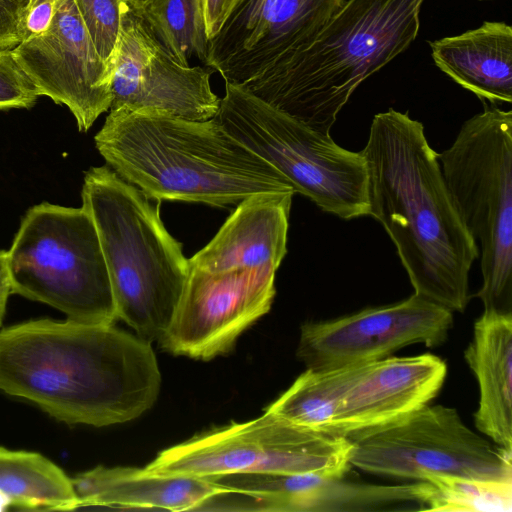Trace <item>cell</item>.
Listing matches in <instances>:
<instances>
[{"instance_id":"6da1fadb","label":"cell","mask_w":512,"mask_h":512,"mask_svg":"<svg viewBox=\"0 0 512 512\" xmlns=\"http://www.w3.org/2000/svg\"><path fill=\"white\" fill-rule=\"evenodd\" d=\"M160 386L151 343L114 324L38 319L0 330V390L66 424L131 421Z\"/></svg>"},{"instance_id":"7a4b0ae2","label":"cell","mask_w":512,"mask_h":512,"mask_svg":"<svg viewBox=\"0 0 512 512\" xmlns=\"http://www.w3.org/2000/svg\"><path fill=\"white\" fill-rule=\"evenodd\" d=\"M365 158L370 216L396 247L414 294L452 312L470 299L479 256L421 122L393 108L373 117Z\"/></svg>"},{"instance_id":"3957f363","label":"cell","mask_w":512,"mask_h":512,"mask_svg":"<svg viewBox=\"0 0 512 512\" xmlns=\"http://www.w3.org/2000/svg\"><path fill=\"white\" fill-rule=\"evenodd\" d=\"M94 139L110 168L158 202L225 206L257 194H295L274 167L215 118L112 109Z\"/></svg>"},{"instance_id":"277c9868","label":"cell","mask_w":512,"mask_h":512,"mask_svg":"<svg viewBox=\"0 0 512 512\" xmlns=\"http://www.w3.org/2000/svg\"><path fill=\"white\" fill-rule=\"evenodd\" d=\"M425 0H346L306 46L238 85L329 135L356 88L416 39Z\"/></svg>"},{"instance_id":"5b68a950","label":"cell","mask_w":512,"mask_h":512,"mask_svg":"<svg viewBox=\"0 0 512 512\" xmlns=\"http://www.w3.org/2000/svg\"><path fill=\"white\" fill-rule=\"evenodd\" d=\"M81 195L98 232L117 318L140 338L159 341L190 271L181 244L165 228L159 203L108 166L85 173Z\"/></svg>"},{"instance_id":"8992f818","label":"cell","mask_w":512,"mask_h":512,"mask_svg":"<svg viewBox=\"0 0 512 512\" xmlns=\"http://www.w3.org/2000/svg\"><path fill=\"white\" fill-rule=\"evenodd\" d=\"M438 159L475 240L484 311L512 313V112L494 105L467 119Z\"/></svg>"},{"instance_id":"52a82bcc","label":"cell","mask_w":512,"mask_h":512,"mask_svg":"<svg viewBox=\"0 0 512 512\" xmlns=\"http://www.w3.org/2000/svg\"><path fill=\"white\" fill-rule=\"evenodd\" d=\"M446 375V363L429 353L306 369L265 411L302 427L351 438L430 403Z\"/></svg>"},{"instance_id":"ba28073f","label":"cell","mask_w":512,"mask_h":512,"mask_svg":"<svg viewBox=\"0 0 512 512\" xmlns=\"http://www.w3.org/2000/svg\"><path fill=\"white\" fill-rule=\"evenodd\" d=\"M7 273L12 294L50 305L68 320H118L98 232L83 206L31 207L7 250Z\"/></svg>"},{"instance_id":"9c48e42d","label":"cell","mask_w":512,"mask_h":512,"mask_svg":"<svg viewBox=\"0 0 512 512\" xmlns=\"http://www.w3.org/2000/svg\"><path fill=\"white\" fill-rule=\"evenodd\" d=\"M214 118L323 212L344 220L370 214L368 171L361 151L339 146L330 134L312 130L227 82Z\"/></svg>"},{"instance_id":"30bf717a","label":"cell","mask_w":512,"mask_h":512,"mask_svg":"<svg viewBox=\"0 0 512 512\" xmlns=\"http://www.w3.org/2000/svg\"><path fill=\"white\" fill-rule=\"evenodd\" d=\"M349 438L302 427L270 412L196 435L161 451L144 469L157 475L211 478L231 474H315L349 471Z\"/></svg>"},{"instance_id":"8fae6325","label":"cell","mask_w":512,"mask_h":512,"mask_svg":"<svg viewBox=\"0 0 512 512\" xmlns=\"http://www.w3.org/2000/svg\"><path fill=\"white\" fill-rule=\"evenodd\" d=\"M350 465L414 482L431 476L512 481V450L471 430L455 408L429 403L349 438Z\"/></svg>"},{"instance_id":"7c38bea8","label":"cell","mask_w":512,"mask_h":512,"mask_svg":"<svg viewBox=\"0 0 512 512\" xmlns=\"http://www.w3.org/2000/svg\"><path fill=\"white\" fill-rule=\"evenodd\" d=\"M211 72L181 65L163 46L131 0L122 1L119 37L112 65V109L165 113L206 121L221 98Z\"/></svg>"},{"instance_id":"4fadbf2b","label":"cell","mask_w":512,"mask_h":512,"mask_svg":"<svg viewBox=\"0 0 512 512\" xmlns=\"http://www.w3.org/2000/svg\"><path fill=\"white\" fill-rule=\"evenodd\" d=\"M271 266L209 273L190 266L174 316L159 339L162 349L209 360L229 352L274 300Z\"/></svg>"},{"instance_id":"5bb4252c","label":"cell","mask_w":512,"mask_h":512,"mask_svg":"<svg viewBox=\"0 0 512 512\" xmlns=\"http://www.w3.org/2000/svg\"><path fill=\"white\" fill-rule=\"evenodd\" d=\"M452 326V311L413 294L340 318L306 322L296 355L314 370L371 362L413 344L438 347Z\"/></svg>"},{"instance_id":"9a60e30c","label":"cell","mask_w":512,"mask_h":512,"mask_svg":"<svg viewBox=\"0 0 512 512\" xmlns=\"http://www.w3.org/2000/svg\"><path fill=\"white\" fill-rule=\"evenodd\" d=\"M40 96L68 107L85 132L112 103V69L101 58L73 0H57L49 28L13 49Z\"/></svg>"},{"instance_id":"2e32d148","label":"cell","mask_w":512,"mask_h":512,"mask_svg":"<svg viewBox=\"0 0 512 512\" xmlns=\"http://www.w3.org/2000/svg\"><path fill=\"white\" fill-rule=\"evenodd\" d=\"M346 0H244L210 40L205 65L241 85L309 44Z\"/></svg>"},{"instance_id":"e0dca14e","label":"cell","mask_w":512,"mask_h":512,"mask_svg":"<svg viewBox=\"0 0 512 512\" xmlns=\"http://www.w3.org/2000/svg\"><path fill=\"white\" fill-rule=\"evenodd\" d=\"M294 193H265L245 198L190 266L209 273L271 266L287 253L289 215Z\"/></svg>"},{"instance_id":"ac0fdd59","label":"cell","mask_w":512,"mask_h":512,"mask_svg":"<svg viewBox=\"0 0 512 512\" xmlns=\"http://www.w3.org/2000/svg\"><path fill=\"white\" fill-rule=\"evenodd\" d=\"M79 507L198 510L227 491L209 478L157 475L144 468L97 466L72 478Z\"/></svg>"},{"instance_id":"d6986e66","label":"cell","mask_w":512,"mask_h":512,"mask_svg":"<svg viewBox=\"0 0 512 512\" xmlns=\"http://www.w3.org/2000/svg\"><path fill=\"white\" fill-rule=\"evenodd\" d=\"M464 358L479 388L475 427L512 450V313L483 311Z\"/></svg>"},{"instance_id":"ffe728a7","label":"cell","mask_w":512,"mask_h":512,"mask_svg":"<svg viewBox=\"0 0 512 512\" xmlns=\"http://www.w3.org/2000/svg\"><path fill=\"white\" fill-rule=\"evenodd\" d=\"M435 65L491 105L512 101V28L484 22L460 35L429 42Z\"/></svg>"},{"instance_id":"44dd1931","label":"cell","mask_w":512,"mask_h":512,"mask_svg":"<svg viewBox=\"0 0 512 512\" xmlns=\"http://www.w3.org/2000/svg\"><path fill=\"white\" fill-rule=\"evenodd\" d=\"M343 478L315 474L289 475L284 486V511L391 510L393 506L406 504H414L419 510V481L381 486Z\"/></svg>"},{"instance_id":"7402d4cb","label":"cell","mask_w":512,"mask_h":512,"mask_svg":"<svg viewBox=\"0 0 512 512\" xmlns=\"http://www.w3.org/2000/svg\"><path fill=\"white\" fill-rule=\"evenodd\" d=\"M0 492L13 507L68 511L79 508L72 478L35 452L0 447Z\"/></svg>"},{"instance_id":"603a6c76","label":"cell","mask_w":512,"mask_h":512,"mask_svg":"<svg viewBox=\"0 0 512 512\" xmlns=\"http://www.w3.org/2000/svg\"><path fill=\"white\" fill-rule=\"evenodd\" d=\"M167 51L184 66L197 57L204 64L210 40L204 0H131Z\"/></svg>"},{"instance_id":"cb8c5ba5","label":"cell","mask_w":512,"mask_h":512,"mask_svg":"<svg viewBox=\"0 0 512 512\" xmlns=\"http://www.w3.org/2000/svg\"><path fill=\"white\" fill-rule=\"evenodd\" d=\"M420 482L419 510L511 512L512 481L431 476Z\"/></svg>"},{"instance_id":"d4e9b609","label":"cell","mask_w":512,"mask_h":512,"mask_svg":"<svg viewBox=\"0 0 512 512\" xmlns=\"http://www.w3.org/2000/svg\"><path fill=\"white\" fill-rule=\"evenodd\" d=\"M101 58L112 69L123 0H73Z\"/></svg>"},{"instance_id":"484cf974","label":"cell","mask_w":512,"mask_h":512,"mask_svg":"<svg viewBox=\"0 0 512 512\" xmlns=\"http://www.w3.org/2000/svg\"><path fill=\"white\" fill-rule=\"evenodd\" d=\"M39 93L14 57L12 49L0 48V110L32 107Z\"/></svg>"},{"instance_id":"4316f807","label":"cell","mask_w":512,"mask_h":512,"mask_svg":"<svg viewBox=\"0 0 512 512\" xmlns=\"http://www.w3.org/2000/svg\"><path fill=\"white\" fill-rule=\"evenodd\" d=\"M30 0H0V48L13 49L26 38Z\"/></svg>"},{"instance_id":"83f0119b","label":"cell","mask_w":512,"mask_h":512,"mask_svg":"<svg viewBox=\"0 0 512 512\" xmlns=\"http://www.w3.org/2000/svg\"><path fill=\"white\" fill-rule=\"evenodd\" d=\"M244 0H204L206 34L213 39Z\"/></svg>"},{"instance_id":"f1b7e54d","label":"cell","mask_w":512,"mask_h":512,"mask_svg":"<svg viewBox=\"0 0 512 512\" xmlns=\"http://www.w3.org/2000/svg\"><path fill=\"white\" fill-rule=\"evenodd\" d=\"M57 0H38L28 10L25 28L26 37L45 32L53 19Z\"/></svg>"},{"instance_id":"f546056e","label":"cell","mask_w":512,"mask_h":512,"mask_svg":"<svg viewBox=\"0 0 512 512\" xmlns=\"http://www.w3.org/2000/svg\"><path fill=\"white\" fill-rule=\"evenodd\" d=\"M9 297V288L4 265L0 260V326L6 311V305Z\"/></svg>"},{"instance_id":"4dcf8cb0","label":"cell","mask_w":512,"mask_h":512,"mask_svg":"<svg viewBox=\"0 0 512 512\" xmlns=\"http://www.w3.org/2000/svg\"><path fill=\"white\" fill-rule=\"evenodd\" d=\"M12 506L10 499L0 492V511H4Z\"/></svg>"},{"instance_id":"1f68e13d","label":"cell","mask_w":512,"mask_h":512,"mask_svg":"<svg viewBox=\"0 0 512 512\" xmlns=\"http://www.w3.org/2000/svg\"><path fill=\"white\" fill-rule=\"evenodd\" d=\"M36 1H38V0H30V6H31L32 4H34ZM30 6H29V8H30Z\"/></svg>"},{"instance_id":"d6a6232c","label":"cell","mask_w":512,"mask_h":512,"mask_svg":"<svg viewBox=\"0 0 512 512\" xmlns=\"http://www.w3.org/2000/svg\"><path fill=\"white\" fill-rule=\"evenodd\" d=\"M137 1V0H136Z\"/></svg>"}]
</instances>
